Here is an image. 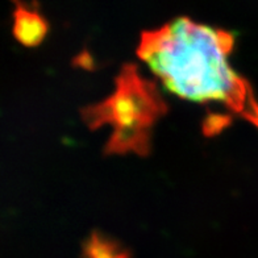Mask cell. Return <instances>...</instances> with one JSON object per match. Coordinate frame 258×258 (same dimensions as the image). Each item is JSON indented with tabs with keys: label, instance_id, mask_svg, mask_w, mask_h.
<instances>
[{
	"label": "cell",
	"instance_id": "1",
	"mask_svg": "<svg viewBox=\"0 0 258 258\" xmlns=\"http://www.w3.org/2000/svg\"><path fill=\"white\" fill-rule=\"evenodd\" d=\"M231 32L178 17L141 34L137 55L171 94L199 104L221 103L241 116L253 98L229 63Z\"/></svg>",
	"mask_w": 258,
	"mask_h": 258
},
{
	"label": "cell",
	"instance_id": "2",
	"mask_svg": "<svg viewBox=\"0 0 258 258\" xmlns=\"http://www.w3.org/2000/svg\"><path fill=\"white\" fill-rule=\"evenodd\" d=\"M166 102L154 82L144 78L133 63L124 64L108 98L81 111L92 131L108 125L112 133L104 145L105 156L137 154L145 157L152 149V131L166 115Z\"/></svg>",
	"mask_w": 258,
	"mask_h": 258
},
{
	"label": "cell",
	"instance_id": "3",
	"mask_svg": "<svg viewBox=\"0 0 258 258\" xmlns=\"http://www.w3.org/2000/svg\"><path fill=\"white\" fill-rule=\"evenodd\" d=\"M49 32L48 21L36 10L19 4L14 14V34L25 46L40 45Z\"/></svg>",
	"mask_w": 258,
	"mask_h": 258
},
{
	"label": "cell",
	"instance_id": "4",
	"mask_svg": "<svg viewBox=\"0 0 258 258\" xmlns=\"http://www.w3.org/2000/svg\"><path fill=\"white\" fill-rule=\"evenodd\" d=\"M83 258H131V254L120 242L92 232L83 244Z\"/></svg>",
	"mask_w": 258,
	"mask_h": 258
},
{
	"label": "cell",
	"instance_id": "5",
	"mask_svg": "<svg viewBox=\"0 0 258 258\" xmlns=\"http://www.w3.org/2000/svg\"><path fill=\"white\" fill-rule=\"evenodd\" d=\"M241 116L245 120H248L249 122H251L255 128H258V102L255 100L254 96L250 99L248 108L245 109Z\"/></svg>",
	"mask_w": 258,
	"mask_h": 258
}]
</instances>
